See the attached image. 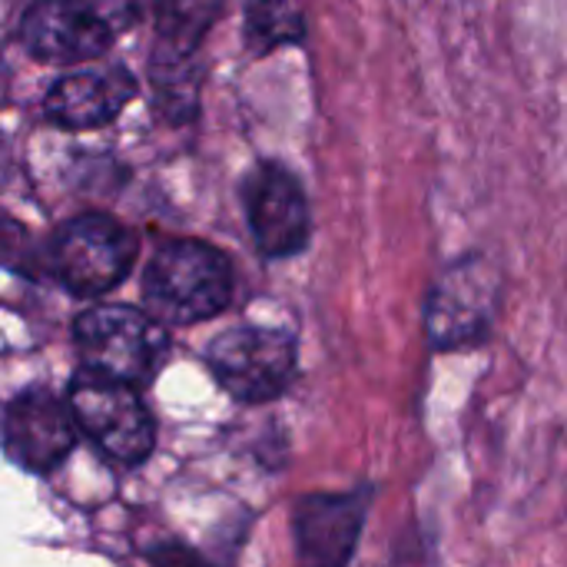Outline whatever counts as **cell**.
<instances>
[{"instance_id": "obj_1", "label": "cell", "mask_w": 567, "mask_h": 567, "mask_svg": "<svg viewBox=\"0 0 567 567\" xmlns=\"http://www.w3.org/2000/svg\"><path fill=\"white\" fill-rule=\"evenodd\" d=\"M143 296L163 322L213 319L233 299L229 259L199 239H169L146 266Z\"/></svg>"}, {"instance_id": "obj_2", "label": "cell", "mask_w": 567, "mask_h": 567, "mask_svg": "<svg viewBox=\"0 0 567 567\" xmlns=\"http://www.w3.org/2000/svg\"><path fill=\"white\" fill-rule=\"evenodd\" d=\"M80 355L90 372L126 385L150 382L169 349L163 322L130 306H93L73 322Z\"/></svg>"}, {"instance_id": "obj_3", "label": "cell", "mask_w": 567, "mask_h": 567, "mask_svg": "<svg viewBox=\"0 0 567 567\" xmlns=\"http://www.w3.org/2000/svg\"><path fill=\"white\" fill-rule=\"evenodd\" d=\"M502 276L482 252L455 259L432 286L425 306V332L432 349L452 352L482 342L498 312Z\"/></svg>"}, {"instance_id": "obj_4", "label": "cell", "mask_w": 567, "mask_h": 567, "mask_svg": "<svg viewBox=\"0 0 567 567\" xmlns=\"http://www.w3.org/2000/svg\"><path fill=\"white\" fill-rule=\"evenodd\" d=\"M66 409L76 429L113 462L140 465L153 452V419L133 385L83 369L70 385Z\"/></svg>"}, {"instance_id": "obj_5", "label": "cell", "mask_w": 567, "mask_h": 567, "mask_svg": "<svg viewBox=\"0 0 567 567\" xmlns=\"http://www.w3.org/2000/svg\"><path fill=\"white\" fill-rule=\"evenodd\" d=\"M136 256L133 233L106 213H83L53 236V272L73 296H103L120 286Z\"/></svg>"}, {"instance_id": "obj_6", "label": "cell", "mask_w": 567, "mask_h": 567, "mask_svg": "<svg viewBox=\"0 0 567 567\" xmlns=\"http://www.w3.org/2000/svg\"><path fill=\"white\" fill-rule=\"evenodd\" d=\"M206 359L229 395L243 402H269L282 395L296 375V339L282 329L239 326L216 336Z\"/></svg>"}, {"instance_id": "obj_7", "label": "cell", "mask_w": 567, "mask_h": 567, "mask_svg": "<svg viewBox=\"0 0 567 567\" xmlns=\"http://www.w3.org/2000/svg\"><path fill=\"white\" fill-rule=\"evenodd\" d=\"M243 203L262 256L286 259L309 246L312 209L302 183L282 163H259L243 186Z\"/></svg>"}, {"instance_id": "obj_8", "label": "cell", "mask_w": 567, "mask_h": 567, "mask_svg": "<svg viewBox=\"0 0 567 567\" xmlns=\"http://www.w3.org/2000/svg\"><path fill=\"white\" fill-rule=\"evenodd\" d=\"M20 40L43 63H83L106 53L113 30L86 0H37L23 13Z\"/></svg>"}, {"instance_id": "obj_9", "label": "cell", "mask_w": 567, "mask_h": 567, "mask_svg": "<svg viewBox=\"0 0 567 567\" xmlns=\"http://www.w3.org/2000/svg\"><path fill=\"white\" fill-rule=\"evenodd\" d=\"M369 492L309 495L296 505V555L299 567H349L362 525Z\"/></svg>"}, {"instance_id": "obj_10", "label": "cell", "mask_w": 567, "mask_h": 567, "mask_svg": "<svg viewBox=\"0 0 567 567\" xmlns=\"http://www.w3.org/2000/svg\"><path fill=\"white\" fill-rule=\"evenodd\" d=\"M76 442V422L50 392H23L3 412V449L27 472L56 468Z\"/></svg>"}, {"instance_id": "obj_11", "label": "cell", "mask_w": 567, "mask_h": 567, "mask_svg": "<svg viewBox=\"0 0 567 567\" xmlns=\"http://www.w3.org/2000/svg\"><path fill=\"white\" fill-rule=\"evenodd\" d=\"M136 96V80L123 66L80 70L56 80L47 93V116L66 130H93L110 123Z\"/></svg>"}, {"instance_id": "obj_12", "label": "cell", "mask_w": 567, "mask_h": 567, "mask_svg": "<svg viewBox=\"0 0 567 567\" xmlns=\"http://www.w3.org/2000/svg\"><path fill=\"white\" fill-rule=\"evenodd\" d=\"M156 56L153 63H189L229 0H153Z\"/></svg>"}, {"instance_id": "obj_13", "label": "cell", "mask_w": 567, "mask_h": 567, "mask_svg": "<svg viewBox=\"0 0 567 567\" xmlns=\"http://www.w3.org/2000/svg\"><path fill=\"white\" fill-rule=\"evenodd\" d=\"M306 17L299 0H249L246 3V43L252 53H272L286 43H299Z\"/></svg>"}, {"instance_id": "obj_14", "label": "cell", "mask_w": 567, "mask_h": 567, "mask_svg": "<svg viewBox=\"0 0 567 567\" xmlns=\"http://www.w3.org/2000/svg\"><path fill=\"white\" fill-rule=\"evenodd\" d=\"M96 13L110 23V30H123L143 17L150 0H93Z\"/></svg>"}]
</instances>
